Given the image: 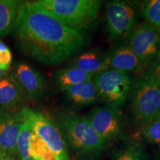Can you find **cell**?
Masks as SVG:
<instances>
[{
    "instance_id": "cell-1",
    "label": "cell",
    "mask_w": 160,
    "mask_h": 160,
    "mask_svg": "<svg viewBox=\"0 0 160 160\" xmlns=\"http://www.w3.org/2000/svg\"><path fill=\"white\" fill-rule=\"evenodd\" d=\"M12 31L25 54L48 66L76 57L88 39L85 33L68 27L30 2L19 5Z\"/></svg>"
},
{
    "instance_id": "cell-2",
    "label": "cell",
    "mask_w": 160,
    "mask_h": 160,
    "mask_svg": "<svg viewBox=\"0 0 160 160\" xmlns=\"http://www.w3.org/2000/svg\"><path fill=\"white\" fill-rule=\"evenodd\" d=\"M57 125L64 140L79 157H97L108 144L93 130L85 117L62 112L57 116Z\"/></svg>"
},
{
    "instance_id": "cell-3",
    "label": "cell",
    "mask_w": 160,
    "mask_h": 160,
    "mask_svg": "<svg viewBox=\"0 0 160 160\" xmlns=\"http://www.w3.org/2000/svg\"><path fill=\"white\" fill-rule=\"evenodd\" d=\"M32 2L68 27L84 33L97 22L102 5L99 0H39Z\"/></svg>"
},
{
    "instance_id": "cell-4",
    "label": "cell",
    "mask_w": 160,
    "mask_h": 160,
    "mask_svg": "<svg viewBox=\"0 0 160 160\" xmlns=\"http://www.w3.org/2000/svg\"><path fill=\"white\" fill-rule=\"evenodd\" d=\"M100 99L106 106L120 109L129 97L133 81L128 73L106 69L92 78Z\"/></svg>"
},
{
    "instance_id": "cell-5",
    "label": "cell",
    "mask_w": 160,
    "mask_h": 160,
    "mask_svg": "<svg viewBox=\"0 0 160 160\" xmlns=\"http://www.w3.org/2000/svg\"><path fill=\"white\" fill-rule=\"evenodd\" d=\"M130 97L133 119L143 127L153 119L160 107V85L140 77L131 88Z\"/></svg>"
},
{
    "instance_id": "cell-6",
    "label": "cell",
    "mask_w": 160,
    "mask_h": 160,
    "mask_svg": "<svg viewBox=\"0 0 160 160\" xmlns=\"http://www.w3.org/2000/svg\"><path fill=\"white\" fill-rule=\"evenodd\" d=\"M19 112L22 119L31 126L32 131L59 160H71L61 132L48 117L29 108H24Z\"/></svg>"
},
{
    "instance_id": "cell-7",
    "label": "cell",
    "mask_w": 160,
    "mask_h": 160,
    "mask_svg": "<svg viewBox=\"0 0 160 160\" xmlns=\"http://www.w3.org/2000/svg\"><path fill=\"white\" fill-rule=\"evenodd\" d=\"M137 11L134 4L126 1H110L105 3V22L110 41L128 38L136 27Z\"/></svg>"
},
{
    "instance_id": "cell-8",
    "label": "cell",
    "mask_w": 160,
    "mask_h": 160,
    "mask_svg": "<svg viewBox=\"0 0 160 160\" xmlns=\"http://www.w3.org/2000/svg\"><path fill=\"white\" fill-rule=\"evenodd\" d=\"M159 31L146 22L136 25L128 39L126 45L136 55L144 69L154 61L158 54Z\"/></svg>"
},
{
    "instance_id": "cell-9",
    "label": "cell",
    "mask_w": 160,
    "mask_h": 160,
    "mask_svg": "<svg viewBox=\"0 0 160 160\" xmlns=\"http://www.w3.org/2000/svg\"><path fill=\"white\" fill-rule=\"evenodd\" d=\"M85 117L93 130L107 142L123 135V119L119 109L106 105L97 106Z\"/></svg>"
},
{
    "instance_id": "cell-10",
    "label": "cell",
    "mask_w": 160,
    "mask_h": 160,
    "mask_svg": "<svg viewBox=\"0 0 160 160\" xmlns=\"http://www.w3.org/2000/svg\"><path fill=\"white\" fill-rule=\"evenodd\" d=\"M22 123L19 112H0V152L10 157L17 156V141Z\"/></svg>"
},
{
    "instance_id": "cell-11",
    "label": "cell",
    "mask_w": 160,
    "mask_h": 160,
    "mask_svg": "<svg viewBox=\"0 0 160 160\" xmlns=\"http://www.w3.org/2000/svg\"><path fill=\"white\" fill-rule=\"evenodd\" d=\"M12 76L25 97L36 99L43 94L45 89V79L37 70L28 64H18Z\"/></svg>"
},
{
    "instance_id": "cell-12",
    "label": "cell",
    "mask_w": 160,
    "mask_h": 160,
    "mask_svg": "<svg viewBox=\"0 0 160 160\" xmlns=\"http://www.w3.org/2000/svg\"><path fill=\"white\" fill-rule=\"evenodd\" d=\"M108 69H113L125 73L140 72L144 67L127 45L118 47L106 55Z\"/></svg>"
},
{
    "instance_id": "cell-13",
    "label": "cell",
    "mask_w": 160,
    "mask_h": 160,
    "mask_svg": "<svg viewBox=\"0 0 160 160\" xmlns=\"http://www.w3.org/2000/svg\"><path fill=\"white\" fill-rule=\"evenodd\" d=\"M25 94L12 75L0 81V112L11 111L22 103Z\"/></svg>"
},
{
    "instance_id": "cell-14",
    "label": "cell",
    "mask_w": 160,
    "mask_h": 160,
    "mask_svg": "<svg viewBox=\"0 0 160 160\" xmlns=\"http://www.w3.org/2000/svg\"><path fill=\"white\" fill-rule=\"evenodd\" d=\"M69 102L76 106H85L100 99L93 80L72 86L64 91Z\"/></svg>"
},
{
    "instance_id": "cell-15",
    "label": "cell",
    "mask_w": 160,
    "mask_h": 160,
    "mask_svg": "<svg viewBox=\"0 0 160 160\" xmlns=\"http://www.w3.org/2000/svg\"><path fill=\"white\" fill-rule=\"evenodd\" d=\"M69 66L77 68L91 76L108 69L106 55L97 51H90L79 53L71 60Z\"/></svg>"
},
{
    "instance_id": "cell-16",
    "label": "cell",
    "mask_w": 160,
    "mask_h": 160,
    "mask_svg": "<svg viewBox=\"0 0 160 160\" xmlns=\"http://www.w3.org/2000/svg\"><path fill=\"white\" fill-rule=\"evenodd\" d=\"M93 76L85 73L77 68L68 66L56 72L54 80L61 91H65L72 86L90 81Z\"/></svg>"
},
{
    "instance_id": "cell-17",
    "label": "cell",
    "mask_w": 160,
    "mask_h": 160,
    "mask_svg": "<svg viewBox=\"0 0 160 160\" xmlns=\"http://www.w3.org/2000/svg\"><path fill=\"white\" fill-rule=\"evenodd\" d=\"M22 2L17 0H0V37L13 29Z\"/></svg>"
},
{
    "instance_id": "cell-18",
    "label": "cell",
    "mask_w": 160,
    "mask_h": 160,
    "mask_svg": "<svg viewBox=\"0 0 160 160\" xmlns=\"http://www.w3.org/2000/svg\"><path fill=\"white\" fill-rule=\"evenodd\" d=\"M31 134V126L27 122L22 119L17 141V156L19 160H33L30 150Z\"/></svg>"
},
{
    "instance_id": "cell-19",
    "label": "cell",
    "mask_w": 160,
    "mask_h": 160,
    "mask_svg": "<svg viewBox=\"0 0 160 160\" xmlns=\"http://www.w3.org/2000/svg\"><path fill=\"white\" fill-rule=\"evenodd\" d=\"M30 150L33 160H59L56 154L33 131L31 134Z\"/></svg>"
},
{
    "instance_id": "cell-20",
    "label": "cell",
    "mask_w": 160,
    "mask_h": 160,
    "mask_svg": "<svg viewBox=\"0 0 160 160\" xmlns=\"http://www.w3.org/2000/svg\"><path fill=\"white\" fill-rule=\"evenodd\" d=\"M142 13L146 22L160 31V0H150L144 4Z\"/></svg>"
},
{
    "instance_id": "cell-21",
    "label": "cell",
    "mask_w": 160,
    "mask_h": 160,
    "mask_svg": "<svg viewBox=\"0 0 160 160\" xmlns=\"http://www.w3.org/2000/svg\"><path fill=\"white\" fill-rule=\"evenodd\" d=\"M142 134L148 142L159 145L160 143V119L154 118L144 125Z\"/></svg>"
},
{
    "instance_id": "cell-22",
    "label": "cell",
    "mask_w": 160,
    "mask_h": 160,
    "mask_svg": "<svg viewBox=\"0 0 160 160\" xmlns=\"http://www.w3.org/2000/svg\"><path fill=\"white\" fill-rule=\"evenodd\" d=\"M141 77L160 85V55L146 68Z\"/></svg>"
},
{
    "instance_id": "cell-23",
    "label": "cell",
    "mask_w": 160,
    "mask_h": 160,
    "mask_svg": "<svg viewBox=\"0 0 160 160\" xmlns=\"http://www.w3.org/2000/svg\"><path fill=\"white\" fill-rule=\"evenodd\" d=\"M116 160H145V158L139 145H131L118 156Z\"/></svg>"
},
{
    "instance_id": "cell-24",
    "label": "cell",
    "mask_w": 160,
    "mask_h": 160,
    "mask_svg": "<svg viewBox=\"0 0 160 160\" xmlns=\"http://www.w3.org/2000/svg\"><path fill=\"white\" fill-rule=\"evenodd\" d=\"M12 61V53L6 44L0 41V69L7 71Z\"/></svg>"
},
{
    "instance_id": "cell-25",
    "label": "cell",
    "mask_w": 160,
    "mask_h": 160,
    "mask_svg": "<svg viewBox=\"0 0 160 160\" xmlns=\"http://www.w3.org/2000/svg\"><path fill=\"white\" fill-rule=\"evenodd\" d=\"M0 160H15V158L10 157L8 156H6L2 152H0Z\"/></svg>"
},
{
    "instance_id": "cell-26",
    "label": "cell",
    "mask_w": 160,
    "mask_h": 160,
    "mask_svg": "<svg viewBox=\"0 0 160 160\" xmlns=\"http://www.w3.org/2000/svg\"><path fill=\"white\" fill-rule=\"evenodd\" d=\"M6 75H7L6 74V71H4L0 69V81H1V80Z\"/></svg>"
},
{
    "instance_id": "cell-27",
    "label": "cell",
    "mask_w": 160,
    "mask_h": 160,
    "mask_svg": "<svg viewBox=\"0 0 160 160\" xmlns=\"http://www.w3.org/2000/svg\"><path fill=\"white\" fill-rule=\"evenodd\" d=\"M158 55H160V31L159 33V39H158Z\"/></svg>"
},
{
    "instance_id": "cell-28",
    "label": "cell",
    "mask_w": 160,
    "mask_h": 160,
    "mask_svg": "<svg viewBox=\"0 0 160 160\" xmlns=\"http://www.w3.org/2000/svg\"><path fill=\"white\" fill-rule=\"evenodd\" d=\"M155 118H157V119H160V107H159V111H158L157 114V116H156Z\"/></svg>"
},
{
    "instance_id": "cell-29",
    "label": "cell",
    "mask_w": 160,
    "mask_h": 160,
    "mask_svg": "<svg viewBox=\"0 0 160 160\" xmlns=\"http://www.w3.org/2000/svg\"><path fill=\"white\" fill-rule=\"evenodd\" d=\"M159 149H160V143L159 144Z\"/></svg>"
}]
</instances>
